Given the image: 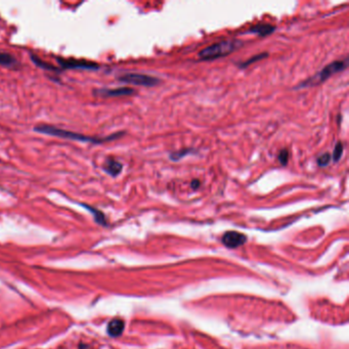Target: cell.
Wrapping results in <instances>:
<instances>
[{
  "instance_id": "cell-17",
  "label": "cell",
  "mask_w": 349,
  "mask_h": 349,
  "mask_svg": "<svg viewBox=\"0 0 349 349\" xmlns=\"http://www.w3.org/2000/svg\"><path fill=\"white\" fill-rule=\"evenodd\" d=\"M332 157L329 153H326V154H323V155H320L318 158H317V164L318 166L320 167H324V166H327L330 161H331Z\"/></svg>"
},
{
  "instance_id": "cell-11",
  "label": "cell",
  "mask_w": 349,
  "mask_h": 349,
  "mask_svg": "<svg viewBox=\"0 0 349 349\" xmlns=\"http://www.w3.org/2000/svg\"><path fill=\"white\" fill-rule=\"evenodd\" d=\"M124 330V322L120 318H115L110 322L108 326V333L112 337H118Z\"/></svg>"
},
{
  "instance_id": "cell-7",
  "label": "cell",
  "mask_w": 349,
  "mask_h": 349,
  "mask_svg": "<svg viewBox=\"0 0 349 349\" xmlns=\"http://www.w3.org/2000/svg\"><path fill=\"white\" fill-rule=\"evenodd\" d=\"M135 93V90L129 87H119L113 89H97L94 91V94L102 96V97H119V96H127Z\"/></svg>"
},
{
  "instance_id": "cell-9",
  "label": "cell",
  "mask_w": 349,
  "mask_h": 349,
  "mask_svg": "<svg viewBox=\"0 0 349 349\" xmlns=\"http://www.w3.org/2000/svg\"><path fill=\"white\" fill-rule=\"evenodd\" d=\"M0 66L8 69H17L19 66V61L11 53L0 51Z\"/></svg>"
},
{
  "instance_id": "cell-5",
  "label": "cell",
  "mask_w": 349,
  "mask_h": 349,
  "mask_svg": "<svg viewBox=\"0 0 349 349\" xmlns=\"http://www.w3.org/2000/svg\"><path fill=\"white\" fill-rule=\"evenodd\" d=\"M57 61L60 65V70H99L101 67L99 64L87 60L58 58Z\"/></svg>"
},
{
  "instance_id": "cell-18",
  "label": "cell",
  "mask_w": 349,
  "mask_h": 349,
  "mask_svg": "<svg viewBox=\"0 0 349 349\" xmlns=\"http://www.w3.org/2000/svg\"><path fill=\"white\" fill-rule=\"evenodd\" d=\"M288 160H289V152L288 150L284 149L280 152V154H278V161L281 162L282 165H287Z\"/></svg>"
},
{
  "instance_id": "cell-3",
  "label": "cell",
  "mask_w": 349,
  "mask_h": 349,
  "mask_svg": "<svg viewBox=\"0 0 349 349\" xmlns=\"http://www.w3.org/2000/svg\"><path fill=\"white\" fill-rule=\"evenodd\" d=\"M347 65H348L347 59L345 61L333 62V63L329 64L328 66H326L322 70V71L318 72L316 75H314L313 77L310 78L309 80H306L303 83H301L298 87H309V86H313V85L319 84V83H323L327 79H329L331 76H333L334 74L343 71V70L347 67Z\"/></svg>"
},
{
  "instance_id": "cell-16",
  "label": "cell",
  "mask_w": 349,
  "mask_h": 349,
  "mask_svg": "<svg viewBox=\"0 0 349 349\" xmlns=\"http://www.w3.org/2000/svg\"><path fill=\"white\" fill-rule=\"evenodd\" d=\"M192 152H193V150H191V149L181 150V151L172 153L171 155H170V158H171V160H173V161H178V160H180L181 158H184L186 155H188V154H190V153H192Z\"/></svg>"
},
{
  "instance_id": "cell-1",
  "label": "cell",
  "mask_w": 349,
  "mask_h": 349,
  "mask_svg": "<svg viewBox=\"0 0 349 349\" xmlns=\"http://www.w3.org/2000/svg\"><path fill=\"white\" fill-rule=\"evenodd\" d=\"M33 130L41 134L70 139V141H76L81 143H89V144H104L108 142H113L116 141V139H119L125 134L124 131H119L108 136H89L78 132L62 129L60 127L53 126V125H48V124L36 125V126L33 128Z\"/></svg>"
},
{
  "instance_id": "cell-4",
  "label": "cell",
  "mask_w": 349,
  "mask_h": 349,
  "mask_svg": "<svg viewBox=\"0 0 349 349\" xmlns=\"http://www.w3.org/2000/svg\"><path fill=\"white\" fill-rule=\"evenodd\" d=\"M118 80L123 83H128V84L147 86V87L156 86L161 82L160 79L157 77H153L145 74H136V73L123 74L118 77Z\"/></svg>"
},
{
  "instance_id": "cell-19",
  "label": "cell",
  "mask_w": 349,
  "mask_h": 349,
  "mask_svg": "<svg viewBox=\"0 0 349 349\" xmlns=\"http://www.w3.org/2000/svg\"><path fill=\"white\" fill-rule=\"evenodd\" d=\"M200 186H201V183H200V181H199L198 179L193 180L192 184H191V187H192V189H194V190H197Z\"/></svg>"
},
{
  "instance_id": "cell-13",
  "label": "cell",
  "mask_w": 349,
  "mask_h": 349,
  "mask_svg": "<svg viewBox=\"0 0 349 349\" xmlns=\"http://www.w3.org/2000/svg\"><path fill=\"white\" fill-rule=\"evenodd\" d=\"M81 206L86 208L87 210H89V211L93 214L94 219H95V221H96L97 223H101V225H106V217H105V215L103 214L102 211L97 210V209H95V208H93L92 206H89V205H87V204H81Z\"/></svg>"
},
{
  "instance_id": "cell-12",
  "label": "cell",
  "mask_w": 349,
  "mask_h": 349,
  "mask_svg": "<svg viewBox=\"0 0 349 349\" xmlns=\"http://www.w3.org/2000/svg\"><path fill=\"white\" fill-rule=\"evenodd\" d=\"M30 58H31V61H32L37 67L45 70V71H50V72H59V71H61L60 68L54 67V66H52V65L46 63L45 61L41 60L40 58H38L37 55L34 54V53H30Z\"/></svg>"
},
{
  "instance_id": "cell-8",
  "label": "cell",
  "mask_w": 349,
  "mask_h": 349,
  "mask_svg": "<svg viewBox=\"0 0 349 349\" xmlns=\"http://www.w3.org/2000/svg\"><path fill=\"white\" fill-rule=\"evenodd\" d=\"M103 169L112 177H117L122 172L123 165L113 157H108L104 162Z\"/></svg>"
},
{
  "instance_id": "cell-15",
  "label": "cell",
  "mask_w": 349,
  "mask_h": 349,
  "mask_svg": "<svg viewBox=\"0 0 349 349\" xmlns=\"http://www.w3.org/2000/svg\"><path fill=\"white\" fill-rule=\"evenodd\" d=\"M343 151H344L343 144L341 142L337 143L336 147H335V149H334V153H333V159L335 162H338L341 159Z\"/></svg>"
},
{
  "instance_id": "cell-2",
  "label": "cell",
  "mask_w": 349,
  "mask_h": 349,
  "mask_svg": "<svg viewBox=\"0 0 349 349\" xmlns=\"http://www.w3.org/2000/svg\"><path fill=\"white\" fill-rule=\"evenodd\" d=\"M241 46L242 42H240L239 40H223L202 49L199 52V59L203 61H211L227 57V55L233 53Z\"/></svg>"
},
{
  "instance_id": "cell-6",
  "label": "cell",
  "mask_w": 349,
  "mask_h": 349,
  "mask_svg": "<svg viewBox=\"0 0 349 349\" xmlns=\"http://www.w3.org/2000/svg\"><path fill=\"white\" fill-rule=\"evenodd\" d=\"M247 241V236L238 232H228L222 236V243L228 248L233 249L238 248L245 244Z\"/></svg>"
},
{
  "instance_id": "cell-14",
  "label": "cell",
  "mask_w": 349,
  "mask_h": 349,
  "mask_svg": "<svg viewBox=\"0 0 349 349\" xmlns=\"http://www.w3.org/2000/svg\"><path fill=\"white\" fill-rule=\"evenodd\" d=\"M267 57H269V53H267V52H263V53H260V54H256V55H254V57L249 59L248 61H246V62H244V63H241V64L239 65V67H240V68H247V67L250 66L251 64H253V63H255V62H258V61H260V60H263V59H265Z\"/></svg>"
},
{
  "instance_id": "cell-10",
  "label": "cell",
  "mask_w": 349,
  "mask_h": 349,
  "mask_svg": "<svg viewBox=\"0 0 349 349\" xmlns=\"http://www.w3.org/2000/svg\"><path fill=\"white\" fill-rule=\"evenodd\" d=\"M275 30V27L271 25H267V24H259L256 25L246 32V33H253V34H258L259 36H268L271 34Z\"/></svg>"
}]
</instances>
